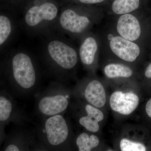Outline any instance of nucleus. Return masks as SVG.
Segmentation results:
<instances>
[{"label": "nucleus", "instance_id": "1", "mask_svg": "<svg viewBox=\"0 0 151 151\" xmlns=\"http://www.w3.org/2000/svg\"><path fill=\"white\" fill-rule=\"evenodd\" d=\"M15 81L22 89H31L35 84L36 75L31 59L23 53L17 54L12 61Z\"/></svg>", "mask_w": 151, "mask_h": 151}, {"label": "nucleus", "instance_id": "2", "mask_svg": "<svg viewBox=\"0 0 151 151\" xmlns=\"http://www.w3.org/2000/svg\"><path fill=\"white\" fill-rule=\"evenodd\" d=\"M44 131L47 140L52 146H59L65 142L69 134L67 122L59 114L50 116L47 119Z\"/></svg>", "mask_w": 151, "mask_h": 151}, {"label": "nucleus", "instance_id": "3", "mask_svg": "<svg viewBox=\"0 0 151 151\" xmlns=\"http://www.w3.org/2000/svg\"><path fill=\"white\" fill-rule=\"evenodd\" d=\"M48 50L52 59L63 69H72L77 63V55L72 47L59 41L49 44Z\"/></svg>", "mask_w": 151, "mask_h": 151}, {"label": "nucleus", "instance_id": "4", "mask_svg": "<svg viewBox=\"0 0 151 151\" xmlns=\"http://www.w3.org/2000/svg\"><path fill=\"white\" fill-rule=\"evenodd\" d=\"M109 45L111 51L115 55L127 62H134L140 54V48L137 44L119 35L112 37Z\"/></svg>", "mask_w": 151, "mask_h": 151}, {"label": "nucleus", "instance_id": "5", "mask_svg": "<svg viewBox=\"0 0 151 151\" xmlns=\"http://www.w3.org/2000/svg\"><path fill=\"white\" fill-rule=\"evenodd\" d=\"M116 29L120 36L134 42L139 39L142 34L139 21L131 13L120 15L116 23Z\"/></svg>", "mask_w": 151, "mask_h": 151}, {"label": "nucleus", "instance_id": "6", "mask_svg": "<svg viewBox=\"0 0 151 151\" xmlns=\"http://www.w3.org/2000/svg\"><path fill=\"white\" fill-rule=\"evenodd\" d=\"M139 97L132 92L124 93L116 91L111 95L110 105L115 112L124 115H129L133 113L139 105Z\"/></svg>", "mask_w": 151, "mask_h": 151}, {"label": "nucleus", "instance_id": "7", "mask_svg": "<svg viewBox=\"0 0 151 151\" xmlns=\"http://www.w3.org/2000/svg\"><path fill=\"white\" fill-rule=\"evenodd\" d=\"M68 102L65 95L61 94L45 96L39 101V111L44 116L58 115L64 112L68 107Z\"/></svg>", "mask_w": 151, "mask_h": 151}, {"label": "nucleus", "instance_id": "8", "mask_svg": "<svg viewBox=\"0 0 151 151\" xmlns=\"http://www.w3.org/2000/svg\"><path fill=\"white\" fill-rule=\"evenodd\" d=\"M58 9L54 4L47 3L40 6H35L29 9L25 17L28 25L35 26L42 21H51L55 18Z\"/></svg>", "mask_w": 151, "mask_h": 151}, {"label": "nucleus", "instance_id": "9", "mask_svg": "<svg viewBox=\"0 0 151 151\" xmlns=\"http://www.w3.org/2000/svg\"><path fill=\"white\" fill-rule=\"evenodd\" d=\"M60 22L61 27L66 30L80 33L89 26L90 21L87 17L79 15L72 10L67 9L61 14Z\"/></svg>", "mask_w": 151, "mask_h": 151}, {"label": "nucleus", "instance_id": "10", "mask_svg": "<svg viewBox=\"0 0 151 151\" xmlns=\"http://www.w3.org/2000/svg\"><path fill=\"white\" fill-rule=\"evenodd\" d=\"M84 97L89 104L97 108H102L106 103L104 86L97 80H93L88 84L84 91Z\"/></svg>", "mask_w": 151, "mask_h": 151}, {"label": "nucleus", "instance_id": "11", "mask_svg": "<svg viewBox=\"0 0 151 151\" xmlns=\"http://www.w3.org/2000/svg\"><path fill=\"white\" fill-rule=\"evenodd\" d=\"M85 111L87 116L79 119V124L89 132H97L100 129L98 122L103 121L104 114L99 109L90 104L85 106Z\"/></svg>", "mask_w": 151, "mask_h": 151}, {"label": "nucleus", "instance_id": "12", "mask_svg": "<svg viewBox=\"0 0 151 151\" xmlns=\"http://www.w3.org/2000/svg\"><path fill=\"white\" fill-rule=\"evenodd\" d=\"M98 50L97 42L94 38H86L79 49V56L81 62L86 65H90L94 62Z\"/></svg>", "mask_w": 151, "mask_h": 151}, {"label": "nucleus", "instance_id": "13", "mask_svg": "<svg viewBox=\"0 0 151 151\" xmlns=\"http://www.w3.org/2000/svg\"><path fill=\"white\" fill-rule=\"evenodd\" d=\"M104 73L108 78H129L133 74V71L127 65L119 63H110L105 66Z\"/></svg>", "mask_w": 151, "mask_h": 151}, {"label": "nucleus", "instance_id": "14", "mask_svg": "<svg viewBox=\"0 0 151 151\" xmlns=\"http://www.w3.org/2000/svg\"><path fill=\"white\" fill-rule=\"evenodd\" d=\"M140 0H115L112 5V10L117 15L131 13L137 9Z\"/></svg>", "mask_w": 151, "mask_h": 151}, {"label": "nucleus", "instance_id": "15", "mask_svg": "<svg viewBox=\"0 0 151 151\" xmlns=\"http://www.w3.org/2000/svg\"><path fill=\"white\" fill-rule=\"evenodd\" d=\"M100 143L97 136L92 135L89 136L85 133H81L78 136L76 144L79 151H90L96 147Z\"/></svg>", "mask_w": 151, "mask_h": 151}, {"label": "nucleus", "instance_id": "16", "mask_svg": "<svg viewBox=\"0 0 151 151\" xmlns=\"http://www.w3.org/2000/svg\"><path fill=\"white\" fill-rule=\"evenodd\" d=\"M12 111V105L10 100L1 95L0 97V121L6 122L9 118Z\"/></svg>", "mask_w": 151, "mask_h": 151}, {"label": "nucleus", "instance_id": "17", "mask_svg": "<svg viewBox=\"0 0 151 151\" xmlns=\"http://www.w3.org/2000/svg\"><path fill=\"white\" fill-rule=\"evenodd\" d=\"M12 31V26L8 18L0 16V45H2L7 39Z\"/></svg>", "mask_w": 151, "mask_h": 151}, {"label": "nucleus", "instance_id": "18", "mask_svg": "<svg viewBox=\"0 0 151 151\" xmlns=\"http://www.w3.org/2000/svg\"><path fill=\"white\" fill-rule=\"evenodd\" d=\"M120 148L122 151H145L146 148L142 143L133 142L128 139H123L120 143Z\"/></svg>", "mask_w": 151, "mask_h": 151}, {"label": "nucleus", "instance_id": "19", "mask_svg": "<svg viewBox=\"0 0 151 151\" xmlns=\"http://www.w3.org/2000/svg\"><path fill=\"white\" fill-rule=\"evenodd\" d=\"M5 150L6 151H18L20 150L19 147L14 144L9 145L6 147Z\"/></svg>", "mask_w": 151, "mask_h": 151}, {"label": "nucleus", "instance_id": "20", "mask_svg": "<svg viewBox=\"0 0 151 151\" xmlns=\"http://www.w3.org/2000/svg\"><path fill=\"white\" fill-rule=\"evenodd\" d=\"M81 2L85 4H98L104 1L105 0H79Z\"/></svg>", "mask_w": 151, "mask_h": 151}, {"label": "nucleus", "instance_id": "21", "mask_svg": "<svg viewBox=\"0 0 151 151\" xmlns=\"http://www.w3.org/2000/svg\"><path fill=\"white\" fill-rule=\"evenodd\" d=\"M146 112L149 117L151 118V99L148 101L146 105Z\"/></svg>", "mask_w": 151, "mask_h": 151}, {"label": "nucleus", "instance_id": "22", "mask_svg": "<svg viewBox=\"0 0 151 151\" xmlns=\"http://www.w3.org/2000/svg\"><path fill=\"white\" fill-rule=\"evenodd\" d=\"M145 75L148 78H151V63L146 68L145 71Z\"/></svg>", "mask_w": 151, "mask_h": 151}]
</instances>
